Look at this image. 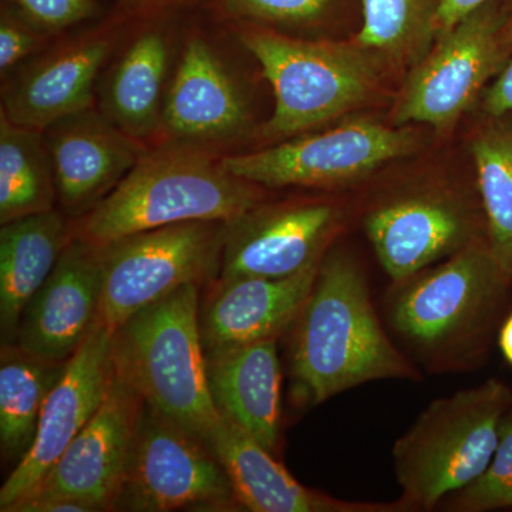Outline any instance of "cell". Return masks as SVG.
<instances>
[{"label": "cell", "instance_id": "6da1fadb", "mask_svg": "<svg viewBox=\"0 0 512 512\" xmlns=\"http://www.w3.org/2000/svg\"><path fill=\"white\" fill-rule=\"evenodd\" d=\"M296 320L292 373L306 403L318 406L359 384L412 376L383 332L365 278L348 255L332 252L320 261Z\"/></svg>", "mask_w": 512, "mask_h": 512}, {"label": "cell", "instance_id": "7a4b0ae2", "mask_svg": "<svg viewBox=\"0 0 512 512\" xmlns=\"http://www.w3.org/2000/svg\"><path fill=\"white\" fill-rule=\"evenodd\" d=\"M259 205L256 185L229 173L195 144L144 151L113 191L79 218L74 237L94 247L194 221L232 222Z\"/></svg>", "mask_w": 512, "mask_h": 512}, {"label": "cell", "instance_id": "3957f363", "mask_svg": "<svg viewBox=\"0 0 512 512\" xmlns=\"http://www.w3.org/2000/svg\"><path fill=\"white\" fill-rule=\"evenodd\" d=\"M200 284L144 306L113 329L116 375L147 406L207 443L221 419L208 387L200 330Z\"/></svg>", "mask_w": 512, "mask_h": 512}, {"label": "cell", "instance_id": "277c9868", "mask_svg": "<svg viewBox=\"0 0 512 512\" xmlns=\"http://www.w3.org/2000/svg\"><path fill=\"white\" fill-rule=\"evenodd\" d=\"M239 40L274 89V114L262 127L272 140H288L359 109L382 77L383 57L356 39L302 40L248 28Z\"/></svg>", "mask_w": 512, "mask_h": 512}, {"label": "cell", "instance_id": "5b68a950", "mask_svg": "<svg viewBox=\"0 0 512 512\" xmlns=\"http://www.w3.org/2000/svg\"><path fill=\"white\" fill-rule=\"evenodd\" d=\"M512 393L500 380L436 400L393 447L397 481L410 503L431 508L490 466Z\"/></svg>", "mask_w": 512, "mask_h": 512}, {"label": "cell", "instance_id": "8992f818", "mask_svg": "<svg viewBox=\"0 0 512 512\" xmlns=\"http://www.w3.org/2000/svg\"><path fill=\"white\" fill-rule=\"evenodd\" d=\"M508 59L505 8L491 0L437 36L414 64L394 107V126L419 123L437 133L451 130L503 73Z\"/></svg>", "mask_w": 512, "mask_h": 512}, {"label": "cell", "instance_id": "52a82bcc", "mask_svg": "<svg viewBox=\"0 0 512 512\" xmlns=\"http://www.w3.org/2000/svg\"><path fill=\"white\" fill-rule=\"evenodd\" d=\"M228 222L194 221L148 229L99 248L101 298L97 319L116 329L144 306L220 268Z\"/></svg>", "mask_w": 512, "mask_h": 512}, {"label": "cell", "instance_id": "ba28073f", "mask_svg": "<svg viewBox=\"0 0 512 512\" xmlns=\"http://www.w3.org/2000/svg\"><path fill=\"white\" fill-rule=\"evenodd\" d=\"M241 511L208 443L147 406L114 511Z\"/></svg>", "mask_w": 512, "mask_h": 512}, {"label": "cell", "instance_id": "9c48e42d", "mask_svg": "<svg viewBox=\"0 0 512 512\" xmlns=\"http://www.w3.org/2000/svg\"><path fill=\"white\" fill-rule=\"evenodd\" d=\"M419 147L420 138L410 128L355 120L221 160L229 173L255 185L329 187L360 180L390 161L413 156Z\"/></svg>", "mask_w": 512, "mask_h": 512}, {"label": "cell", "instance_id": "30bf717a", "mask_svg": "<svg viewBox=\"0 0 512 512\" xmlns=\"http://www.w3.org/2000/svg\"><path fill=\"white\" fill-rule=\"evenodd\" d=\"M144 410L146 403L140 394L114 372L109 392L93 419L23 498L63 495L92 504L99 512L114 511L126 483Z\"/></svg>", "mask_w": 512, "mask_h": 512}, {"label": "cell", "instance_id": "8fae6325", "mask_svg": "<svg viewBox=\"0 0 512 512\" xmlns=\"http://www.w3.org/2000/svg\"><path fill=\"white\" fill-rule=\"evenodd\" d=\"M111 342L113 329L97 319L47 397L32 447L0 488V511H8L42 481L99 410L114 376Z\"/></svg>", "mask_w": 512, "mask_h": 512}, {"label": "cell", "instance_id": "7c38bea8", "mask_svg": "<svg viewBox=\"0 0 512 512\" xmlns=\"http://www.w3.org/2000/svg\"><path fill=\"white\" fill-rule=\"evenodd\" d=\"M339 224L326 202L256 205L225 228L220 278L282 279L320 264Z\"/></svg>", "mask_w": 512, "mask_h": 512}, {"label": "cell", "instance_id": "4fadbf2b", "mask_svg": "<svg viewBox=\"0 0 512 512\" xmlns=\"http://www.w3.org/2000/svg\"><path fill=\"white\" fill-rule=\"evenodd\" d=\"M508 279L511 276L490 245L473 242L397 298L392 311L394 326L420 345H440L487 311Z\"/></svg>", "mask_w": 512, "mask_h": 512}, {"label": "cell", "instance_id": "5bb4252c", "mask_svg": "<svg viewBox=\"0 0 512 512\" xmlns=\"http://www.w3.org/2000/svg\"><path fill=\"white\" fill-rule=\"evenodd\" d=\"M57 200L69 217L89 214L130 173L144 150L106 116L80 111L46 128Z\"/></svg>", "mask_w": 512, "mask_h": 512}, {"label": "cell", "instance_id": "9a60e30c", "mask_svg": "<svg viewBox=\"0 0 512 512\" xmlns=\"http://www.w3.org/2000/svg\"><path fill=\"white\" fill-rule=\"evenodd\" d=\"M99 248L74 237L20 319L15 343L32 355L66 362L99 315Z\"/></svg>", "mask_w": 512, "mask_h": 512}, {"label": "cell", "instance_id": "2e32d148", "mask_svg": "<svg viewBox=\"0 0 512 512\" xmlns=\"http://www.w3.org/2000/svg\"><path fill=\"white\" fill-rule=\"evenodd\" d=\"M366 231L380 264L394 281H404L474 242L466 208L437 194L382 205L370 212Z\"/></svg>", "mask_w": 512, "mask_h": 512}, {"label": "cell", "instance_id": "e0dca14e", "mask_svg": "<svg viewBox=\"0 0 512 512\" xmlns=\"http://www.w3.org/2000/svg\"><path fill=\"white\" fill-rule=\"evenodd\" d=\"M319 265L282 279H218L200 308L204 349L278 339L301 315L315 285Z\"/></svg>", "mask_w": 512, "mask_h": 512}, {"label": "cell", "instance_id": "ac0fdd59", "mask_svg": "<svg viewBox=\"0 0 512 512\" xmlns=\"http://www.w3.org/2000/svg\"><path fill=\"white\" fill-rule=\"evenodd\" d=\"M208 387L218 413L275 453L281 430V384L276 339L205 350Z\"/></svg>", "mask_w": 512, "mask_h": 512}, {"label": "cell", "instance_id": "d6986e66", "mask_svg": "<svg viewBox=\"0 0 512 512\" xmlns=\"http://www.w3.org/2000/svg\"><path fill=\"white\" fill-rule=\"evenodd\" d=\"M208 446L227 471L242 508L252 512H375L386 505L348 503L306 488L247 431L221 416Z\"/></svg>", "mask_w": 512, "mask_h": 512}, {"label": "cell", "instance_id": "ffe728a7", "mask_svg": "<svg viewBox=\"0 0 512 512\" xmlns=\"http://www.w3.org/2000/svg\"><path fill=\"white\" fill-rule=\"evenodd\" d=\"M247 123V107L220 59L204 40H190L164 97L167 133L197 146L237 136Z\"/></svg>", "mask_w": 512, "mask_h": 512}, {"label": "cell", "instance_id": "44dd1931", "mask_svg": "<svg viewBox=\"0 0 512 512\" xmlns=\"http://www.w3.org/2000/svg\"><path fill=\"white\" fill-rule=\"evenodd\" d=\"M107 39H86L23 73L3 96L2 113L19 126L45 131L92 109L94 83L110 53Z\"/></svg>", "mask_w": 512, "mask_h": 512}, {"label": "cell", "instance_id": "7402d4cb", "mask_svg": "<svg viewBox=\"0 0 512 512\" xmlns=\"http://www.w3.org/2000/svg\"><path fill=\"white\" fill-rule=\"evenodd\" d=\"M73 229L55 210L29 215L0 229V330L3 343H15L23 311L42 288Z\"/></svg>", "mask_w": 512, "mask_h": 512}, {"label": "cell", "instance_id": "603a6c76", "mask_svg": "<svg viewBox=\"0 0 512 512\" xmlns=\"http://www.w3.org/2000/svg\"><path fill=\"white\" fill-rule=\"evenodd\" d=\"M167 40L143 33L121 57L104 92V116L133 138L146 137L163 123Z\"/></svg>", "mask_w": 512, "mask_h": 512}, {"label": "cell", "instance_id": "cb8c5ba5", "mask_svg": "<svg viewBox=\"0 0 512 512\" xmlns=\"http://www.w3.org/2000/svg\"><path fill=\"white\" fill-rule=\"evenodd\" d=\"M67 362L32 355L16 343L0 352V448L3 460L20 463L35 441L40 413L62 379Z\"/></svg>", "mask_w": 512, "mask_h": 512}, {"label": "cell", "instance_id": "d4e9b609", "mask_svg": "<svg viewBox=\"0 0 512 512\" xmlns=\"http://www.w3.org/2000/svg\"><path fill=\"white\" fill-rule=\"evenodd\" d=\"M57 188L43 131L0 113V224L55 210Z\"/></svg>", "mask_w": 512, "mask_h": 512}, {"label": "cell", "instance_id": "484cf974", "mask_svg": "<svg viewBox=\"0 0 512 512\" xmlns=\"http://www.w3.org/2000/svg\"><path fill=\"white\" fill-rule=\"evenodd\" d=\"M440 0H362L360 45L382 56L384 62L419 63L437 37Z\"/></svg>", "mask_w": 512, "mask_h": 512}, {"label": "cell", "instance_id": "4316f807", "mask_svg": "<svg viewBox=\"0 0 512 512\" xmlns=\"http://www.w3.org/2000/svg\"><path fill=\"white\" fill-rule=\"evenodd\" d=\"M471 154L487 215L488 245L512 278V124L485 128L474 138Z\"/></svg>", "mask_w": 512, "mask_h": 512}, {"label": "cell", "instance_id": "83f0119b", "mask_svg": "<svg viewBox=\"0 0 512 512\" xmlns=\"http://www.w3.org/2000/svg\"><path fill=\"white\" fill-rule=\"evenodd\" d=\"M454 510L484 512L498 508H512V412L501 424L500 443L487 470L457 491Z\"/></svg>", "mask_w": 512, "mask_h": 512}, {"label": "cell", "instance_id": "f1b7e54d", "mask_svg": "<svg viewBox=\"0 0 512 512\" xmlns=\"http://www.w3.org/2000/svg\"><path fill=\"white\" fill-rule=\"evenodd\" d=\"M332 0H218L229 18L271 25H311L326 15Z\"/></svg>", "mask_w": 512, "mask_h": 512}, {"label": "cell", "instance_id": "f546056e", "mask_svg": "<svg viewBox=\"0 0 512 512\" xmlns=\"http://www.w3.org/2000/svg\"><path fill=\"white\" fill-rule=\"evenodd\" d=\"M35 28L57 32L96 18V0H10Z\"/></svg>", "mask_w": 512, "mask_h": 512}, {"label": "cell", "instance_id": "4dcf8cb0", "mask_svg": "<svg viewBox=\"0 0 512 512\" xmlns=\"http://www.w3.org/2000/svg\"><path fill=\"white\" fill-rule=\"evenodd\" d=\"M39 36L29 29V26L22 25L18 19L10 16V13L3 12L0 20V70L8 72L10 67L15 66L26 56L32 55L39 47Z\"/></svg>", "mask_w": 512, "mask_h": 512}, {"label": "cell", "instance_id": "1f68e13d", "mask_svg": "<svg viewBox=\"0 0 512 512\" xmlns=\"http://www.w3.org/2000/svg\"><path fill=\"white\" fill-rule=\"evenodd\" d=\"M505 37L510 47V59L503 73L483 94V110L491 119H503L512 113V3L505 8Z\"/></svg>", "mask_w": 512, "mask_h": 512}, {"label": "cell", "instance_id": "d6a6232c", "mask_svg": "<svg viewBox=\"0 0 512 512\" xmlns=\"http://www.w3.org/2000/svg\"><path fill=\"white\" fill-rule=\"evenodd\" d=\"M491 0H440L437 10V36L453 29L457 23Z\"/></svg>", "mask_w": 512, "mask_h": 512}, {"label": "cell", "instance_id": "836d02e7", "mask_svg": "<svg viewBox=\"0 0 512 512\" xmlns=\"http://www.w3.org/2000/svg\"><path fill=\"white\" fill-rule=\"evenodd\" d=\"M500 348L507 362L512 365V313L505 320L500 332Z\"/></svg>", "mask_w": 512, "mask_h": 512}, {"label": "cell", "instance_id": "e575fe53", "mask_svg": "<svg viewBox=\"0 0 512 512\" xmlns=\"http://www.w3.org/2000/svg\"><path fill=\"white\" fill-rule=\"evenodd\" d=\"M128 5H146V3L163 2V0H123Z\"/></svg>", "mask_w": 512, "mask_h": 512}]
</instances>
